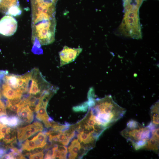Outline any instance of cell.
<instances>
[{"label": "cell", "mask_w": 159, "mask_h": 159, "mask_svg": "<svg viewBox=\"0 0 159 159\" xmlns=\"http://www.w3.org/2000/svg\"><path fill=\"white\" fill-rule=\"evenodd\" d=\"M120 29L125 36L138 39L142 37L138 12L129 11L125 12Z\"/></svg>", "instance_id": "obj_2"}, {"label": "cell", "mask_w": 159, "mask_h": 159, "mask_svg": "<svg viewBox=\"0 0 159 159\" xmlns=\"http://www.w3.org/2000/svg\"><path fill=\"white\" fill-rule=\"evenodd\" d=\"M6 115V106L3 102L0 100V117Z\"/></svg>", "instance_id": "obj_21"}, {"label": "cell", "mask_w": 159, "mask_h": 159, "mask_svg": "<svg viewBox=\"0 0 159 159\" xmlns=\"http://www.w3.org/2000/svg\"><path fill=\"white\" fill-rule=\"evenodd\" d=\"M20 125H25L30 123L34 120V114L33 111L28 104L26 99H21L20 107L17 113Z\"/></svg>", "instance_id": "obj_8"}, {"label": "cell", "mask_w": 159, "mask_h": 159, "mask_svg": "<svg viewBox=\"0 0 159 159\" xmlns=\"http://www.w3.org/2000/svg\"><path fill=\"white\" fill-rule=\"evenodd\" d=\"M53 159H66L68 150L66 147L62 145H57L52 149Z\"/></svg>", "instance_id": "obj_14"}, {"label": "cell", "mask_w": 159, "mask_h": 159, "mask_svg": "<svg viewBox=\"0 0 159 159\" xmlns=\"http://www.w3.org/2000/svg\"><path fill=\"white\" fill-rule=\"evenodd\" d=\"M150 115L151 122L153 125H159V102H157L151 107Z\"/></svg>", "instance_id": "obj_17"}, {"label": "cell", "mask_w": 159, "mask_h": 159, "mask_svg": "<svg viewBox=\"0 0 159 159\" xmlns=\"http://www.w3.org/2000/svg\"><path fill=\"white\" fill-rule=\"evenodd\" d=\"M2 93L4 97L9 100L21 98L23 94L4 82L2 85Z\"/></svg>", "instance_id": "obj_12"}, {"label": "cell", "mask_w": 159, "mask_h": 159, "mask_svg": "<svg viewBox=\"0 0 159 159\" xmlns=\"http://www.w3.org/2000/svg\"></svg>", "instance_id": "obj_25"}, {"label": "cell", "mask_w": 159, "mask_h": 159, "mask_svg": "<svg viewBox=\"0 0 159 159\" xmlns=\"http://www.w3.org/2000/svg\"><path fill=\"white\" fill-rule=\"evenodd\" d=\"M77 138L80 142L87 145L89 149L94 147L97 140L92 133L86 130L79 131Z\"/></svg>", "instance_id": "obj_10"}, {"label": "cell", "mask_w": 159, "mask_h": 159, "mask_svg": "<svg viewBox=\"0 0 159 159\" xmlns=\"http://www.w3.org/2000/svg\"><path fill=\"white\" fill-rule=\"evenodd\" d=\"M82 50V48H72L67 46H64L62 49L59 52L60 66L71 63L76 59Z\"/></svg>", "instance_id": "obj_9"}, {"label": "cell", "mask_w": 159, "mask_h": 159, "mask_svg": "<svg viewBox=\"0 0 159 159\" xmlns=\"http://www.w3.org/2000/svg\"><path fill=\"white\" fill-rule=\"evenodd\" d=\"M88 108L87 102H86L80 105L73 107L72 110L75 112H85L87 110Z\"/></svg>", "instance_id": "obj_19"}, {"label": "cell", "mask_w": 159, "mask_h": 159, "mask_svg": "<svg viewBox=\"0 0 159 159\" xmlns=\"http://www.w3.org/2000/svg\"><path fill=\"white\" fill-rule=\"evenodd\" d=\"M16 6H19L18 0H1L0 11L6 15L10 9Z\"/></svg>", "instance_id": "obj_15"}, {"label": "cell", "mask_w": 159, "mask_h": 159, "mask_svg": "<svg viewBox=\"0 0 159 159\" xmlns=\"http://www.w3.org/2000/svg\"><path fill=\"white\" fill-rule=\"evenodd\" d=\"M81 148L80 142L78 139H74L71 142L68 148L69 159H75L80 153Z\"/></svg>", "instance_id": "obj_13"}, {"label": "cell", "mask_w": 159, "mask_h": 159, "mask_svg": "<svg viewBox=\"0 0 159 159\" xmlns=\"http://www.w3.org/2000/svg\"><path fill=\"white\" fill-rule=\"evenodd\" d=\"M44 154L43 151H41L37 153L31 155L29 158L30 159H43L44 158Z\"/></svg>", "instance_id": "obj_20"}, {"label": "cell", "mask_w": 159, "mask_h": 159, "mask_svg": "<svg viewBox=\"0 0 159 159\" xmlns=\"http://www.w3.org/2000/svg\"><path fill=\"white\" fill-rule=\"evenodd\" d=\"M143 148L158 152L159 149V128L158 127L153 130L151 137Z\"/></svg>", "instance_id": "obj_11"}, {"label": "cell", "mask_w": 159, "mask_h": 159, "mask_svg": "<svg viewBox=\"0 0 159 159\" xmlns=\"http://www.w3.org/2000/svg\"><path fill=\"white\" fill-rule=\"evenodd\" d=\"M47 136L46 132H40L32 139H26L22 145L21 150L30 151L43 148L47 144Z\"/></svg>", "instance_id": "obj_5"}, {"label": "cell", "mask_w": 159, "mask_h": 159, "mask_svg": "<svg viewBox=\"0 0 159 159\" xmlns=\"http://www.w3.org/2000/svg\"><path fill=\"white\" fill-rule=\"evenodd\" d=\"M158 127L151 122L145 126L133 120H130L126 127L121 132V135L132 144L134 148L138 150L143 148L151 137L153 130Z\"/></svg>", "instance_id": "obj_1"}, {"label": "cell", "mask_w": 159, "mask_h": 159, "mask_svg": "<svg viewBox=\"0 0 159 159\" xmlns=\"http://www.w3.org/2000/svg\"><path fill=\"white\" fill-rule=\"evenodd\" d=\"M44 129L42 124L37 121L25 127L17 129V138L20 143L26 140L28 138L37 132L42 131Z\"/></svg>", "instance_id": "obj_4"}, {"label": "cell", "mask_w": 159, "mask_h": 159, "mask_svg": "<svg viewBox=\"0 0 159 159\" xmlns=\"http://www.w3.org/2000/svg\"><path fill=\"white\" fill-rule=\"evenodd\" d=\"M9 153L4 155L1 158L6 159H24L25 157L22 153L21 150L16 148H11Z\"/></svg>", "instance_id": "obj_18"}, {"label": "cell", "mask_w": 159, "mask_h": 159, "mask_svg": "<svg viewBox=\"0 0 159 159\" xmlns=\"http://www.w3.org/2000/svg\"><path fill=\"white\" fill-rule=\"evenodd\" d=\"M6 151L4 148H0V158H1L4 155Z\"/></svg>", "instance_id": "obj_23"}, {"label": "cell", "mask_w": 159, "mask_h": 159, "mask_svg": "<svg viewBox=\"0 0 159 159\" xmlns=\"http://www.w3.org/2000/svg\"><path fill=\"white\" fill-rule=\"evenodd\" d=\"M51 96L48 94H44L39 98L34 111L36 112L37 119L42 121L47 128L51 127L53 120L47 114L46 108Z\"/></svg>", "instance_id": "obj_3"}, {"label": "cell", "mask_w": 159, "mask_h": 159, "mask_svg": "<svg viewBox=\"0 0 159 159\" xmlns=\"http://www.w3.org/2000/svg\"><path fill=\"white\" fill-rule=\"evenodd\" d=\"M16 133L15 129L0 123V142L7 148L13 147V144L16 143Z\"/></svg>", "instance_id": "obj_6"}, {"label": "cell", "mask_w": 159, "mask_h": 159, "mask_svg": "<svg viewBox=\"0 0 159 159\" xmlns=\"http://www.w3.org/2000/svg\"><path fill=\"white\" fill-rule=\"evenodd\" d=\"M17 28V22L12 16H5L0 20V34L10 36L13 35Z\"/></svg>", "instance_id": "obj_7"}, {"label": "cell", "mask_w": 159, "mask_h": 159, "mask_svg": "<svg viewBox=\"0 0 159 159\" xmlns=\"http://www.w3.org/2000/svg\"><path fill=\"white\" fill-rule=\"evenodd\" d=\"M1 87H0V98H1Z\"/></svg>", "instance_id": "obj_24"}, {"label": "cell", "mask_w": 159, "mask_h": 159, "mask_svg": "<svg viewBox=\"0 0 159 159\" xmlns=\"http://www.w3.org/2000/svg\"><path fill=\"white\" fill-rule=\"evenodd\" d=\"M44 159H53L52 150H50L48 151L44 157Z\"/></svg>", "instance_id": "obj_22"}, {"label": "cell", "mask_w": 159, "mask_h": 159, "mask_svg": "<svg viewBox=\"0 0 159 159\" xmlns=\"http://www.w3.org/2000/svg\"><path fill=\"white\" fill-rule=\"evenodd\" d=\"M0 123L11 127H15L20 125L19 120L16 116L9 117L4 115L0 117Z\"/></svg>", "instance_id": "obj_16"}]
</instances>
